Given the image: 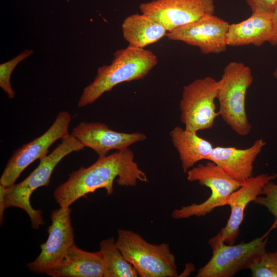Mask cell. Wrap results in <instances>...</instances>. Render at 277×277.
<instances>
[{
    "label": "cell",
    "mask_w": 277,
    "mask_h": 277,
    "mask_svg": "<svg viewBox=\"0 0 277 277\" xmlns=\"http://www.w3.org/2000/svg\"><path fill=\"white\" fill-rule=\"evenodd\" d=\"M122 186H134L138 181L148 182L146 174L134 161L133 152L129 148L108 155L100 156L87 167H81L69 174V178L58 186L54 197L60 207H69L80 198L98 189L113 193V183Z\"/></svg>",
    "instance_id": "6da1fadb"
},
{
    "label": "cell",
    "mask_w": 277,
    "mask_h": 277,
    "mask_svg": "<svg viewBox=\"0 0 277 277\" xmlns=\"http://www.w3.org/2000/svg\"><path fill=\"white\" fill-rule=\"evenodd\" d=\"M157 63L156 55L145 48L128 46L116 51L111 64L99 67L94 81L84 89L78 107L92 104L121 83L144 78Z\"/></svg>",
    "instance_id": "7a4b0ae2"
},
{
    "label": "cell",
    "mask_w": 277,
    "mask_h": 277,
    "mask_svg": "<svg viewBox=\"0 0 277 277\" xmlns=\"http://www.w3.org/2000/svg\"><path fill=\"white\" fill-rule=\"evenodd\" d=\"M85 147L71 134L62 139L51 153L39 160L38 165L26 178L18 184L5 187V209L14 207L24 210L30 218L32 228L38 229L44 221L42 211L31 206V194L38 188L49 185L54 168L63 158L73 152L81 151Z\"/></svg>",
    "instance_id": "3957f363"
},
{
    "label": "cell",
    "mask_w": 277,
    "mask_h": 277,
    "mask_svg": "<svg viewBox=\"0 0 277 277\" xmlns=\"http://www.w3.org/2000/svg\"><path fill=\"white\" fill-rule=\"evenodd\" d=\"M253 82L251 68L243 63L233 61L223 69L217 81V96L220 115L231 129L240 136H246L251 125L246 111V97Z\"/></svg>",
    "instance_id": "277c9868"
},
{
    "label": "cell",
    "mask_w": 277,
    "mask_h": 277,
    "mask_svg": "<svg viewBox=\"0 0 277 277\" xmlns=\"http://www.w3.org/2000/svg\"><path fill=\"white\" fill-rule=\"evenodd\" d=\"M116 245L141 277H175L177 271L174 254L168 244H152L128 230L117 231Z\"/></svg>",
    "instance_id": "5b68a950"
},
{
    "label": "cell",
    "mask_w": 277,
    "mask_h": 277,
    "mask_svg": "<svg viewBox=\"0 0 277 277\" xmlns=\"http://www.w3.org/2000/svg\"><path fill=\"white\" fill-rule=\"evenodd\" d=\"M268 237L264 235L248 243L227 244L214 236L208 242L212 250L210 260L201 268L197 277H231L240 271L249 269L266 253Z\"/></svg>",
    "instance_id": "8992f818"
},
{
    "label": "cell",
    "mask_w": 277,
    "mask_h": 277,
    "mask_svg": "<svg viewBox=\"0 0 277 277\" xmlns=\"http://www.w3.org/2000/svg\"><path fill=\"white\" fill-rule=\"evenodd\" d=\"M186 173L188 181H197L201 185L209 188L211 194L200 204L194 203L174 209L171 216L175 219L205 216L215 208L225 206L228 196L243 183L228 175L210 161L205 165L200 164L193 167Z\"/></svg>",
    "instance_id": "52a82bcc"
},
{
    "label": "cell",
    "mask_w": 277,
    "mask_h": 277,
    "mask_svg": "<svg viewBox=\"0 0 277 277\" xmlns=\"http://www.w3.org/2000/svg\"><path fill=\"white\" fill-rule=\"evenodd\" d=\"M217 81L207 76L197 78L183 87L179 107L185 129L197 132L213 127L219 115L215 101Z\"/></svg>",
    "instance_id": "ba28073f"
},
{
    "label": "cell",
    "mask_w": 277,
    "mask_h": 277,
    "mask_svg": "<svg viewBox=\"0 0 277 277\" xmlns=\"http://www.w3.org/2000/svg\"><path fill=\"white\" fill-rule=\"evenodd\" d=\"M71 120V116L68 112H60L53 124L43 134L15 150L1 175L0 184L5 187L13 185L28 166L48 155L52 145L70 134Z\"/></svg>",
    "instance_id": "9c48e42d"
},
{
    "label": "cell",
    "mask_w": 277,
    "mask_h": 277,
    "mask_svg": "<svg viewBox=\"0 0 277 277\" xmlns=\"http://www.w3.org/2000/svg\"><path fill=\"white\" fill-rule=\"evenodd\" d=\"M71 212L70 207H60L52 211L48 238L41 245L38 256L26 265L31 271L47 274L60 262L68 249L74 244Z\"/></svg>",
    "instance_id": "30bf717a"
},
{
    "label": "cell",
    "mask_w": 277,
    "mask_h": 277,
    "mask_svg": "<svg viewBox=\"0 0 277 277\" xmlns=\"http://www.w3.org/2000/svg\"><path fill=\"white\" fill-rule=\"evenodd\" d=\"M229 24L214 14H207L168 32L166 36L170 40L197 47L205 54H219L227 50Z\"/></svg>",
    "instance_id": "8fae6325"
},
{
    "label": "cell",
    "mask_w": 277,
    "mask_h": 277,
    "mask_svg": "<svg viewBox=\"0 0 277 277\" xmlns=\"http://www.w3.org/2000/svg\"><path fill=\"white\" fill-rule=\"evenodd\" d=\"M142 13L170 32L201 17L214 14L213 0H152L141 4Z\"/></svg>",
    "instance_id": "7c38bea8"
},
{
    "label": "cell",
    "mask_w": 277,
    "mask_h": 277,
    "mask_svg": "<svg viewBox=\"0 0 277 277\" xmlns=\"http://www.w3.org/2000/svg\"><path fill=\"white\" fill-rule=\"evenodd\" d=\"M276 177L275 174L263 173L244 181L227 198L226 205L230 207V215L226 226L214 237L227 244H233L239 235L247 206L262 195L265 186Z\"/></svg>",
    "instance_id": "4fadbf2b"
},
{
    "label": "cell",
    "mask_w": 277,
    "mask_h": 277,
    "mask_svg": "<svg viewBox=\"0 0 277 277\" xmlns=\"http://www.w3.org/2000/svg\"><path fill=\"white\" fill-rule=\"evenodd\" d=\"M71 134L85 147L93 149L98 157L107 155L111 150L127 149L131 145L146 139L142 133L117 132L100 122H82L73 128Z\"/></svg>",
    "instance_id": "5bb4252c"
},
{
    "label": "cell",
    "mask_w": 277,
    "mask_h": 277,
    "mask_svg": "<svg viewBox=\"0 0 277 277\" xmlns=\"http://www.w3.org/2000/svg\"><path fill=\"white\" fill-rule=\"evenodd\" d=\"M265 145L264 140L259 138L245 149L217 146L213 147L207 160L233 179L243 182L252 176L254 162Z\"/></svg>",
    "instance_id": "9a60e30c"
},
{
    "label": "cell",
    "mask_w": 277,
    "mask_h": 277,
    "mask_svg": "<svg viewBox=\"0 0 277 277\" xmlns=\"http://www.w3.org/2000/svg\"><path fill=\"white\" fill-rule=\"evenodd\" d=\"M273 32L272 13L256 12L240 22L229 24L226 37L228 46L253 45L269 43Z\"/></svg>",
    "instance_id": "2e32d148"
},
{
    "label": "cell",
    "mask_w": 277,
    "mask_h": 277,
    "mask_svg": "<svg viewBox=\"0 0 277 277\" xmlns=\"http://www.w3.org/2000/svg\"><path fill=\"white\" fill-rule=\"evenodd\" d=\"M103 273L100 251H86L74 244L60 262L47 274L53 277H103Z\"/></svg>",
    "instance_id": "e0dca14e"
},
{
    "label": "cell",
    "mask_w": 277,
    "mask_h": 277,
    "mask_svg": "<svg viewBox=\"0 0 277 277\" xmlns=\"http://www.w3.org/2000/svg\"><path fill=\"white\" fill-rule=\"evenodd\" d=\"M122 30L129 46L141 49L157 42L168 33L162 25L142 13L125 18Z\"/></svg>",
    "instance_id": "ac0fdd59"
},
{
    "label": "cell",
    "mask_w": 277,
    "mask_h": 277,
    "mask_svg": "<svg viewBox=\"0 0 277 277\" xmlns=\"http://www.w3.org/2000/svg\"><path fill=\"white\" fill-rule=\"evenodd\" d=\"M174 147L179 152L184 173L198 162L207 159L213 146L211 142L200 137L197 132L180 126L174 127L170 133Z\"/></svg>",
    "instance_id": "d6986e66"
},
{
    "label": "cell",
    "mask_w": 277,
    "mask_h": 277,
    "mask_svg": "<svg viewBox=\"0 0 277 277\" xmlns=\"http://www.w3.org/2000/svg\"><path fill=\"white\" fill-rule=\"evenodd\" d=\"M100 248L103 263V277L138 276L135 269L118 248L114 238L101 241Z\"/></svg>",
    "instance_id": "ffe728a7"
},
{
    "label": "cell",
    "mask_w": 277,
    "mask_h": 277,
    "mask_svg": "<svg viewBox=\"0 0 277 277\" xmlns=\"http://www.w3.org/2000/svg\"><path fill=\"white\" fill-rule=\"evenodd\" d=\"M33 50L26 49L11 60L0 65V87L7 94L8 98L15 96V92L12 88L10 78L12 71L21 62L31 55Z\"/></svg>",
    "instance_id": "44dd1931"
},
{
    "label": "cell",
    "mask_w": 277,
    "mask_h": 277,
    "mask_svg": "<svg viewBox=\"0 0 277 277\" xmlns=\"http://www.w3.org/2000/svg\"><path fill=\"white\" fill-rule=\"evenodd\" d=\"M253 277H277V256L275 252H266L250 266Z\"/></svg>",
    "instance_id": "7402d4cb"
},
{
    "label": "cell",
    "mask_w": 277,
    "mask_h": 277,
    "mask_svg": "<svg viewBox=\"0 0 277 277\" xmlns=\"http://www.w3.org/2000/svg\"><path fill=\"white\" fill-rule=\"evenodd\" d=\"M262 194L263 196L259 195L254 202L266 208L273 215L274 227L277 229V184L269 182L264 187Z\"/></svg>",
    "instance_id": "603a6c76"
},
{
    "label": "cell",
    "mask_w": 277,
    "mask_h": 277,
    "mask_svg": "<svg viewBox=\"0 0 277 277\" xmlns=\"http://www.w3.org/2000/svg\"><path fill=\"white\" fill-rule=\"evenodd\" d=\"M252 13L266 12L272 13L277 5V0H245Z\"/></svg>",
    "instance_id": "cb8c5ba5"
},
{
    "label": "cell",
    "mask_w": 277,
    "mask_h": 277,
    "mask_svg": "<svg viewBox=\"0 0 277 277\" xmlns=\"http://www.w3.org/2000/svg\"><path fill=\"white\" fill-rule=\"evenodd\" d=\"M273 21V32L269 43L272 46H277V5L272 12Z\"/></svg>",
    "instance_id": "d4e9b609"
},
{
    "label": "cell",
    "mask_w": 277,
    "mask_h": 277,
    "mask_svg": "<svg viewBox=\"0 0 277 277\" xmlns=\"http://www.w3.org/2000/svg\"><path fill=\"white\" fill-rule=\"evenodd\" d=\"M5 186L0 184V221L1 224L4 222V212L5 210L4 206V196Z\"/></svg>",
    "instance_id": "484cf974"
},
{
    "label": "cell",
    "mask_w": 277,
    "mask_h": 277,
    "mask_svg": "<svg viewBox=\"0 0 277 277\" xmlns=\"http://www.w3.org/2000/svg\"><path fill=\"white\" fill-rule=\"evenodd\" d=\"M272 75L273 77L277 81V66L275 67Z\"/></svg>",
    "instance_id": "4316f807"
},
{
    "label": "cell",
    "mask_w": 277,
    "mask_h": 277,
    "mask_svg": "<svg viewBox=\"0 0 277 277\" xmlns=\"http://www.w3.org/2000/svg\"><path fill=\"white\" fill-rule=\"evenodd\" d=\"M276 255L277 256V250L275 252Z\"/></svg>",
    "instance_id": "83f0119b"
}]
</instances>
